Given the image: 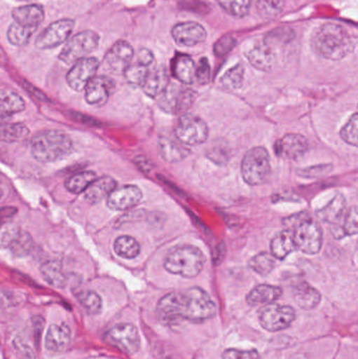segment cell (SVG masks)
Segmentation results:
<instances>
[{
	"label": "cell",
	"instance_id": "cell-9",
	"mask_svg": "<svg viewBox=\"0 0 358 359\" xmlns=\"http://www.w3.org/2000/svg\"><path fill=\"white\" fill-rule=\"evenodd\" d=\"M195 93L186 86L170 83L163 94L159 96L158 104L165 113L177 115L186 111L195 102Z\"/></svg>",
	"mask_w": 358,
	"mask_h": 359
},
{
	"label": "cell",
	"instance_id": "cell-25",
	"mask_svg": "<svg viewBox=\"0 0 358 359\" xmlns=\"http://www.w3.org/2000/svg\"><path fill=\"white\" fill-rule=\"evenodd\" d=\"M116 188H117V182L115 180L111 177L103 176L90 184L84 191V198L86 202L95 205L107 198Z\"/></svg>",
	"mask_w": 358,
	"mask_h": 359
},
{
	"label": "cell",
	"instance_id": "cell-8",
	"mask_svg": "<svg viewBox=\"0 0 358 359\" xmlns=\"http://www.w3.org/2000/svg\"><path fill=\"white\" fill-rule=\"evenodd\" d=\"M209 130L203 119L193 115L185 114L179 119L174 130V136L186 147H195L207 140Z\"/></svg>",
	"mask_w": 358,
	"mask_h": 359
},
{
	"label": "cell",
	"instance_id": "cell-38",
	"mask_svg": "<svg viewBox=\"0 0 358 359\" xmlns=\"http://www.w3.org/2000/svg\"><path fill=\"white\" fill-rule=\"evenodd\" d=\"M206 156L218 165H226L230 159V149L225 141H214L206 151Z\"/></svg>",
	"mask_w": 358,
	"mask_h": 359
},
{
	"label": "cell",
	"instance_id": "cell-55",
	"mask_svg": "<svg viewBox=\"0 0 358 359\" xmlns=\"http://www.w3.org/2000/svg\"><path fill=\"white\" fill-rule=\"evenodd\" d=\"M20 1H25V0H20Z\"/></svg>",
	"mask_w": 358,
	"mask_h": 359
},
{
	"label": "cell",
	"instance_id": "cell-2",
	"mask_svg": "<svg viewBox=\"0 0 358 359\" xmlns=\"http://www.w3.org/2000/svg\"><path fill=\"white\" fill-rule=\"evenodd\" d=\"M311 46L317 55L329 60H342L354 48V40L348 29L336 23H325L315 29Z\"/></svg>",
	"mask_w": 358,
	"mask_h": 359
},
{
	"label": "cell",
	"instance_id": "cell-51",
	"mask_svg": "<svg viewBox=\"0 0 358 359\" xmlns=\"http://www.w3.org/2000/svg\"><path fill=\"white\" fill-rule=\"evenodd\" d=\"M223 359H256V351H245V350L227 349L223 352Z\"/></svg>",
	"mask_w": 358,
	"mask_h": 359
},
{
	"label": "cell",
	"instance_id": "cell-28",
	"mask_svg": "<svg viewBox=\"0 0 358 359\" xmlns=\"http://www.w3.org/2000/svg\"><path fill=\"white\" fill-rule=\"evenodd\" d=\"M283 294V290L280 287L271 285H259L254 287L246 297V302L250 306L264 305L273 304Z\"/></svg>",
	"mask_w": 358,
	"mask_h": 359
},
{
	"label": "cell",
	"instance_id": "cell-12",
	"mask_svg": "<svg viewBox=\"0 0 358 359\" xmlns=\"http://www.w3.org/2000/svg\"><path fill=\"white\" fill-rule=\"evenodd\" d=\"M74 27H75V21L71 19H59V20L50 23L36 38V48L39 50H50V48H57L69 39Z\"/></svg>",
	"mask_w": 358,
	"mask_h": 359
},
{
	"label": "cell",
	"instance_id": "cell-26",
	"mask_svg": "<svg viewBox=\"0 0 358 359\" xmlns=\"http://www.w3.org/2000/svg\"><path fill=\"white\" fill-rule=\"evenodd\" d=\"M195 63L191 56L177 54L172 59V73L183 84H193L195 81Z\"/></svg>",
	"mask_w": 358,
	"mask_h": 359
},
{
	"label": "cell",
	"instance_id": "cell-24",
	"mask_svg": "<svg viewBox=\"0 0 358 359\" xmlns=\"http://www.w3.org/2000/svg\"><path fill=\"white\" fill-rule=\"evenodd\" d=\"M246 56L252 67L260 69V71L270 72L275 65V52H273V48L267 46L265 42L252 46L246 53Z\"/></svg>",
	"mask_w": 358,
	"mask_h": 359
},
{
	"label": "cell",
	"instance_id": "cell-35",
	"mask_svg": "<svg viewBox=\"0 0 358 359\" xmlns=\"http://www.w3.org/2000/svg\"><path fill=\"white\" fill-rule=\"evenodd\" d=\"M96 179L97 176L94 172L86 170V172H79V174L74 175L73 177L67 179L65 181V188L71 194H79L85 191L86 188Z\"/></svg>",
	"mask_w": 358,
	"mask_h": 359
},
{
	"label": "cell",
	"instance_id": "cell-53",
	"mask_svg": "<svg viewBox=\"0 0 358 359\" xmlns=\"http://www.w3.org/2000/svg\"><path fill=\"white\" fill-rule=\"evenodd\" d=\"M135 59L144 63L145 65H149V67H151L153 61H155V57H153V53L149 48H141V50H139Z\"/></svg>",
	"mask_w": 358,
	"mask_h": 359
},
{
	"label": "cell",
	"instance_id": "cell-21",
	"mask_svg": "<svg viewBox=\"0 0 358 359\" xmlns=\"http://www.w3.org/2000/svg\"><path fill=\"white\" fill-rule=\"evenodd\" d=\"M13 20L17 25L35 32L44 19V10L40 4H27L12 11Z\"/></svg>",
	"mask_w": 358,
	"mask_h": 359
},
{
	"label": "cell",
	"instance_id": "cell-34",
	"mask_svg": "<svg viewBox=\"0 0 358 359\" xmlns=\"http://www.w3.org/2000/svg\"><path fill=\"white\" fill-rule=\"evenodd\" d=\"M29 130L23 123L4 124L0 126V141L18 142L29 136Z\"/></svg>",
	"mask_w": 358,
	"mask_h": 359
},
{
	"label": "cell",
	"instance_id": "cell-7",
	"mask_svg": "<svg viewBox=\"0 0 358 359\" xmlns=\"http://www.w3.org/2000/svg\"><path fill=\"white\" fill-rule=\"evenodd\" d=\"M100 37L96 32L86 29L71 37L59 54V59L65 65H74L98 48Z\"/></svg>",
	"mask_w": 358,
	"mask_h": 359
},
{
	"label": "cell",
	"instance_id": "cell-42",
	"mask_svg": "<svg viewBox=\"0 0 358 359\" xmlns=\"http://www.w3.org/2000/svg\"><path fill=\"white\" fill-rule=\"evenodd\" d=\"M285 0H259L256 10L265 18H275L283 12Z\"/></svg>",
	"mask_w": 358,
	"mask_h": 359
},
{
	"label": "cell",
	"instance_id": "cell-48",
	"mask_svg": "<svg viewBox=\"0 0 358 359\" xmlns=\"http://www.w3.org/2000/svg\"><path fill=\"white\" fill-rule=\"evenodd\" d=\"M210 80V65L207 58L203 57L195 67V81L202 86H205Z\"/></svg>",
	"mask_w": 358,
	"mask_h": 359
},
{
	"label": "cell",
	"instance_id": "cell-13",
	"mask_svg": "<svg viewBox=\"0 0 358 359\" xmlns=\"http://www.w3.org/2000/svg\"><path fill=\"white\" fill-rule=\"evenodd\" d=\"M99 65L100 62L95 57H86L74 63L67 75V82L69 88L76 92L85 90L88 82L96 76Z\"/></svg>",
	"mask_w": 358,
	"mask_h": 359
},
{
	"label": "cell",
	"instance_id": "cell-46",
	"mask_svg": "<svg viewBox=\"0 0 358 359\" xmlns=\"http://www.w3.org/2000/svg\"><path fill=\"white\" fill-rule=\"evenodd\" d=\"M342 229L344 231L345 236H355L357 233V207L353 206L352 208L347 211L346 217H345L344 222H343Z\"/></svg>",
	"mask_w": 358,
	"mask_h": 359
},
{
	"label": "cell",
	"instance_id": "cell-32",
	"mask_svg": "<svg viewBox=\"0 0 358 359\" xmlns=\"http://www.w3.org/2000/svg\"><path fill=\"white\" fill-rule=\"evenodd\" d=\"M33 248L34 241L31 234L21 229L17 231L8 247L12 255L16 257H27L33 251Z\"/></svg>",
	"mask_w": 358,
	"mask_h": 359
},
{
	"label": "cell",
	"instance_id": "cell-52",
	"mask_svg": "<svg viewBox=\"0 0 358 359\" xmlns=\"http://www.w3.org/2000/svg\"><path fill=\"white\" fill-rule=\"evenodd\" d=\"M18 305V297L11 291L0 289V308L8 309Z\"/></svg>",
	"mask_w": 358,
	"mask_h": 359
},
{
	"label": "cell",
	"instance_id": "cell-15",
	"mask_svg": "<svg viewBox=\"0 0 358 359\" xmlns=\"http://www.w3.org/2000/svg\"><path fill=\"white\" fill-rule=\"evenodd\" d=\"M142 191L136 185H125L116 188L107 196V206L111 210L124 211L137 206L142 200Z\"/></svg>",
	"mask_w": 358,
	"mask_h": 359
},
{
	"label": "cell",
	"instance_id": "cell-19",
	"mask_svg": "<svg viewBox=\"0 0 358 359\" xmlns=\"http://www.w3.org/2000/svg\"><path fill=\"white\" fill-rule=\"evenodd\" d=\"M71 341V330L65 323L55 324L48 328L46 335V349L50 353L64 352Z\"/></svg>",
	"mask_w": 358,
	"mask_h": 359
},
{
	"label": "cell",
	"instance_id": "cell-54",
	"mask_svg": "<svg viewBox=\"0 0 358 359\" xmlns=\"http://www.w3.org/2000/svg\"><path fill=\"white\" fill-rule=\"evenodd\" d=\"M2 221H4V219H2L1 217H0V227H1Z\"/></svg>",
	"mask_w": 358,
	"mask_h": 359
},
{
	"label": "cell",
	"instance_id": "cell-3",
	"mask_svg": "<svg viewBox=\"0 0 358 359\" xmlns=\"http://www.w3.org/2000/svg\"><path fill=\"white\" fill-rule=\"evenodd\" d=\"M71 151L73 141L67 134L59 130H46L32 139V156L41 163L60 161L71 155Z\"/></svg>",
	"mask_w": 358,
	"mask_h": 359
},
{
	"label": "cell",
	"instance_id": "cell-16",
	"mask_svg": "<svg viewBox=\"0 0 358 359\" xmlns=\"http://www.w3.org/2000/svg\"><path fill=\"white\" fill-rule=\"evenodd\" d=\"M172 36L179 46H195L206 39L207 32L200 23L187 21L174 25L172 29Z\"/></svg>",
	"mask_w": 358,
	"mask_h": 359
},
{
	"label": "cell",
	"instance_id": "cell-11",
	"mask_svg": "<svg viewBox=\"0 0 358 359\" xmlns=\"http://www.w3.org/2000/svg\"><path fill=\"white\" fill-rule=\"evenodd\" d=\"M105 339L109 345L126 354H135L140 349V334L132 324L116 325L107 331Z\"/></svg>",
	"mask_w": 358,
	"mask_h": 359
},
{
	"label": "cell",
	"instance_id": "cell-20",
	"mask_svg": "<svg viewBox=\"0 0 358 359\" xmlns=\"http://www.w3.org/2000/svg\"><path fill=\"white\" fill-rule=\"evenodd\" d=\"M159 153L167 163H177L188 157L191 149L176 138V136L164 135L159 138Z\"/></svg>",
	"mask_w": 358,
	"mask_h": 359
},
{
	"label": "cell",
	"instance_id": "cell-23",
	"mask_svg": "<svg viewBox=\"0 0 358 359\" xmlns=\"http://www.w3.org/2000/svg\"><path fill=\"white\" fill-rule=\"evenodd\" d=\"M168 84H170V75H168L167 69L163 65H160L149 69L142 88L147 96L151 98H157L163 94Z\"/></svg>",
	"mask_w": 358,
	"mask_h": 359
},
{
	"label": "cell",
	"instance_id": "cell-47",
	"mask_svg": "<svg viewBox=\"0 0 358 359\" xmlns=\"http://www.w3.org/2000/svg\"><path fill=\"white\" fill-rule=\"evenodd\" d=\"M332 165H317L311 166V168H304L298 170V175L303 178L315 179L326 176L331 172Z\"/></svg>",
	"mask_w": 358,
	"mask_h": 359
},
{
	"label": "cell",
	"instance_id": "cell-6",
	"mask_svg": "<svg viewBox=\"0 0 358 359\" xmlns=\"http://www.w3.org/2000/svg\"><path fill=\"white\" fill-rule=\"evenodd\" d=\"M242 177L252 186L263 185L271 175L270 157L264 147H254L244 156L241 165Z\"/></svg>",
	"mask_w": 358,
	"mask_h": 359
},
{
	"label": "cell",
	"instance_id": "cell-50",
	"mask_svg": "<svg viewBox=\"0 0 358 359\" xmlns=\"http://www.w3.org/2000/svg\"><path fill=\"white\" fill-rule=\"evenodd\" d=\"M13 347L16 350L17 354L21 356V358L25 359H34L35 356H34V351L27 343H25V339L22 337H16L13 341Z\"/></svg>",
	"mask_w": 358,
	"mask_h": 359
},
{
	"label": "cell",
	"instance_id": "cell-40",
	"mask_svg": "<svg viewBox=\"0 0 358 359\" xmlns=\"http://www.w3.org/2000/svg\"><path fill=\"white\" fill-rule=\"evenodd\" d=\"M219 6L231 16L243 18L249 13L252 0H216Z\"/></svg>",
	"mask_w": 358,
	"mask_h": 359
},
{
	"label": "cell",
	"instance_id": "cell-14",
	"mask_svg": "<svg viewBox=\"0 0 358 359\" xmlns=\"http://www.w3.org/2000/svg\"><path fill=\"white\" fill-rule=\"evenodd\" d=\"M135 57L134 48L124 40H119L107 50L104 65L113 74H124Z\"/></svg>",
	"mask_w": 358,
	"mask_h": 359
},
{
	"label": "cell",
	"instance_id": "cell-29",
	"mask_svg": "<svg viewBox=\"0 0 358 359\" xmlns=\"http://www.w3.org/2000/svg\"><path fill=\"white\" fill-rule=\"evenodd\" d=\"M25 109V101L18 94L6 88L0 90V118L16 115Z\"/></svg>",
	"mask_w": 358,
	"mask_h": 359
},
{
	"label": "cell",
	"instance_id": "cell-5",
	"mask_svg": "<svg viewBox=\"0 0 358 359\" xmlns=\"http://www.w3.org/2000/svg\"><path fill=\"white\" fill-rule=\"evenodd\" d=\"M204 264L205 257L201 249L189 245L172 249L164 259V268L170 273L187 278L199 276Z\"/></svg>",
	"mask_w": 358,
	"mask_h": 359
},
{
	"label": "cell",
	"instance_id": "cell-39",
	"mask_svg": "<svg viewBox=\"0 0 358 359\" xmlns=\"http://www.w3.org/2000/svg\"><path fill=\"white\" fill-rule=\"evenodd\" d=\"M77 299L82 308L90 316L100 313L101 309H102V299L94 291H82V292L78 293Z\"/></svg>",
	"mask_w": 358,
	"mask_h": 359
},
{
	"label": "cell",
	"instance_id": "cell-33",
	"mask_svg": "<svg viewBox=\"0 0 358 359\" xmlns=\"http://www.w3.org/2000/svg\"><path fill=\"white\" fill-rule=\"evenodd\" d=\"M113 250L123 259H132L138 257L140 253V244L136 238L130 236H122L116 238L113 243Z\"/></svg>",
	"mask_w": 358,
	"mask_h": 359
},
{
	"label": "cell",
	"instance_id": "cell-36",
	"mask_svg": "<svg viewBox=\"0 0 358 359\" xmlns=\"http://www.w3.org/2000/svg\"><path fill=\"white\" fill-rule=\"evenodd\" d=\"M151 67L145 65L137 59H132V63L128 65V69L124 72L126 80L132 86H142L146 79Z\"/></svg>",
	"mask_w": 358,
	"mask_h": 359
},
{
	"label": "cell",
	"instance_id": "cell-44",
	"mask_svg": "<svg viewBox=\"0 0 358 359\" xmlns=\"http://www.w3.org/2000/svg\"><path fill=\"white\" fill-rule=\"evenodd\" d=\"M294 32L289 27H280L270 32L265 38V43L267 46L273 48L275 46H283V44L289 43L294 39Z\"/></svg>",
	"mask_w": 358,
	"mask_h": 359
},
{
	"label": "cell",
	"instance_id": "cell-27",
	"mask_svg": "<svg viewBox=\"0 0 358 359\" xmlns=\"http://www.w3.org/2000/svg\"><path fill=\"white\" fill-rule=\"evenodd\" d=\"M294 297L296 303L304 310L315 309L322 301L319 290L305 282L294 287Z\"/></svg>",
	"mask_w": 358,
	"mask_h": 359
},
{
	"label": "cell",
	"instance_id": "cell-10",
	"mask_svg": "<svg viewBox=\"0 0 358 359\" xmlns=\"http://www.w3.org/2000/svg\"><path fill=\"white\" fill-rule=\"evenodd\" d=\"M296 312L290 306L270 304L260 312V324L269 332H279L291 326L296 320Z\"/></svg>",
	"mask_w": 358,
	"mask_h": 359
},
{
	"label": "cell",
	"instance_id": "cell-17",
	"mask_svg": "<svg viewBox=\"0 0 358 359\" xmlns=\"http://www.w3.org/2000/svg\"><path fill=\"white\" fill-rule=\"evenodd\" d=\"M115 90V83L106 76H95L85 88V100L90 105L101 107L109 100Z\"/></svg>",
	"mask_w": 358,
	"mask_h": 359
},
{
	"label": "cell",
	"instance_id": "cell-49",
	"mask_svg": "<svg viewBox=\"0 0 358 359\" xmlns=\"http://www.w3.org/2000/svg\"><path fill=\"white\" fill-rule=\"evenodd\" d=\"M237 44V40L230 36L222 38L218 43L214 46V54L218 56H224V55L228 54Z\"/></svg>",
	"mask_w": 358,
	"mask_h": 359
},
{
	"label": "cell",
	"instance_id": "cell-45",
	"mask_svg": "<svg viewBox=\"0 0 358 359\" xmlns=\"http://www.w3.org/2000/svg\"><path fill=\"white\" fill-rule=\"evenodd\" d=\"M357 124L358 116L354 113L340 133V138L352 147H357Z\"/></svg>",
	"mask_w": 358,
	"mask_h": 359
},
{
	"label": "cell",
	"instance_id": "cell-30",
	"mask_svg": "<svg viewBox=\"0 0 358 359\" xmlns=\"http://www.w3.org/2000/svg\"><path fill=\"white\" fill-rule=\"evenodd\" d=\"M296 250V243L290 230H283L271 241V255L275 259H285Z\"/></svg>",
	"mask_w": 358,
	"mask_h": 359
},
{
	"label": "cell",
	"instance_id": "cell-22",
	"mask_svg": "<svg viewBox=\"0 0 358 359\" xmlns=\"http://www.w3.org/2000/svg\"><path fill=\"white\" fill-rule=\"evenodd\" d=\"M317 217L323 222L329 224L331 227L340 226L347 215V201L343 194H338L323 208L317 210Z\"/></svg>",
	"mask_w": 358,
	"mask_h": 359
},
{
	"label": "cell",
	"instance_id": "cell-31",
	"mask_svg": "<svg viewBox=\"0 0 358 359\" xmlns=\"http://www.w3.org/2000/svg\"><path fill=\"white\" fill-rule=\"evenodd\" d=\"M40 272L44 280L55 288H63L67 285V274L60 262H46L40 268Z\"/></svg>",
	"mask_w": 358,
	"mask_h": 359
},
{
	"label": "cell",
	"instance_id": "cell-43",
	"mask_svg": "<svg viewBox=\"0 0 358 359\" xmlns=\"http://www.w3.org/2000/svg\"><path fill=\"white\" fill-rule=\"evenodd\" d=\"M244 80V67L242 65H237L229 69L221 78V83L224 88L229 90H237L241 88Z\"/></svg>",
	"mask_w": 358,
	"mask_h": 359
},
{
	"label": "cell",
	"instance_id": "cell-4",
	"mask_svg": "<svg viewBox=\"0 0 358 359\" xmlns=\"http://www.w3.org/2000/svg\"><path fill=\"white\" fill-rule=\"evenodd\" d=\"M289 221H285V225L292 232L296 250L306 255H317L323 246L321 226L304 213L289 217Z\"/></svg>",
	"mask_w": 358,
	"mask_h": 359
},
{
	"label": "cell",
	"instance_id": "cell-37",
	"mask_svg": "<svg viewBox=\"0 0 358 359\" xmlns=\"http://www.w3.org/2000/svg\"><path fill=\"white\" fill-rule=\"evenodd\" d=\"M248 266L260 276H266L273 272L275 267V257L268 252H261L254 255L249 262Z\"/></svg>",
	"mask_w": 358,
	"mask_h": 359
},
{
	"label": "cell",
	"instance_id": "cell-41",
	"mask_svg": "<svg viewBox=\"0 0 358 359\" xmlns=\"http://www.w3.org/2000/svg\"><path fill=\"white\" fill-rule=\"evenodd\" d=\"M35 32L32 29H25L17 23L13 22L8 27L6 37H8V42L15 46H23L29 43V39Z\"/></svg>",
	"mask_w": 358,
	"mask_h": 359
},
{
	"label": "cell",
	"instance_id": "cell-18",
	"mask_svg": "<svg viewBox=\"0 0 358 359\" xmlns=\"http://www.w3.org/2000/svg\"><path fill=\"white\" fill-rule=\"evenodd\" d=\"M308 151V142L302 135L288 134L275 145V151L284 159L296 160Z\"/></svg>",
	"mask_w": 358,
	"mask_h": 359
},
{
	"label": "cell",
	"instance_id": "cell-1",
	"mask_svg": "<svg viewBox=\"0 0 358 359\" xmlns=\"http://www.w3.org/2000/svg\"><path fill=\"white\" fill-rule=\"evenodd\" d=\"M157 312L165 323L179 320L201 323L216 316V306L206 291L193 287L184 292L164 295L158 303Z\"/></svg>",
	"mask_w": 358,
	"mask_h": 359
}]
</instances>
